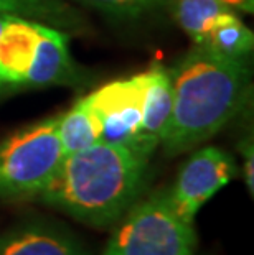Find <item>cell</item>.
Returning a JSON list of instances; mask_svg holds the SVG:
<instances>
[{
  "instance_id": "7a4b0ae2",
  "label": "cell",
  "mask_w": 254,
  "mask_h": 255,
  "mask_svg": "<svg viewBox=\"0 0 254 255\" xmlns=\"http://www.w3.org/2000/svg\"><path fill=\"white\" fill-rule=\"evenodd\" d=\"M149 160L124 143L101 140L64 156L38 198L73 219L106 229L142 196Z\"/></svg>"
},
{
  "instance_id": "5b68a950",
  "label": "cell",
  "mask_w": 254,
  "mask_h": 255,
  "mask_svg": "<svg viewBox=\"0 0 254 255\" xmlns=\"http://www.w3.org/2000/svg\"><path fill=\"white\" fill-rule=\"evenodd\" d=\"M236 163L228 151L218 146H203L188 158L178 171L169 198L183 219L193 222L198 211L236 176Z\"/></svg>"
},
{
  "instance_id": "e0dca14e",
  "label": "cell",
  "mask_w": 254,
  "mask_h": 255,
  "mask_svg": "<svg viewBox=\"0 0 254 255\" xmlns=\"http://www.w3.org/2000/svg\"><path fill=\"white\" fill-rule=\"evenodd\" d=\"M221 2L231 5L235 10L243 13H251L254 10V0H221Z\"/></svg>"
},
{
  "instance_id": "2e32d148",
  "label": "cell",
  "mask_w": 254,
  "mask_h": 255,
  "mask_svg": "<svg viewBox=\"0 0 254 255\" xmlns=\"http://www.w3.org/2000/svg\"><path fill=\"white\" fill-rule=\"evenodd\" d=\"M240 155L243 158V178H245L246 188L253 196L254 193V145L253 138L250 137L241 138L240 142Z\"/></svg>"
},
{
  "instance_id": "3957f363",
  "label": "cell",
  "mask_w": 254,
  "mask_h": 255,
  "mask_svg": "<svg viewBox=\"0 0 254 255\" xmlns=\"http://www.w3.org/2000/svg\"><path fill=\"white\" fill-rule=\"evenodd\" d=\"M193 222L177 213L167 189L134 203L114 224L102 255H195Z\"/></svg>"
},
{
  "instance_id": "7c38bea8",
  "label": "cell",
  "mask_w": 254,
  "mask_h": 255,
  "mask_svg": "<svg viewBox=\"0 0 254 255\" xmlns=\"http://www.w3.org/2000/svg\"><path fill=\"white\" fill-rule=\"evenodd\" d=\"M58 137L64 156L89 148L102 140V122L88 96L81 97L66 112L58 116Z\"/></svg>"
},
{
  "instance_id": "6da1fadb",
  "label": "cell",
  "mask_w": 254,
  "mask_h": 255,
  "mask_svg": "<svg viewBox=\"0 0 254 255\" xmlns=\"http://www.w3.org/2000/svg\"><path fill=\"white\" fill-rule=\"evenodd\" d=\"M172 73L174 106L160 146L177 156L202 145L243 109L251 83L248 59L193 45Z\"/></svg>"
},
{
  "instance_id": "5bb4252c",
  "label": "cell",
  "mask_w": 254,
  "mask_h": 255,
  "mask_svg": "<svg viewBox=\"0 0 254 255\" xmlns=\"http://www.w3.org/2000/svg\"><path fill=\"white\" fill-rule=\"evenodd\" d=\"M198 46L210 48L233 58L248 59L253 53L254 35L241 20L238 10L230 8L216 20L205 41Z\"/></svg>"
},
{
  "instance_id": "52a82bcc",
  "label": "cell",
  "mask_w": 254,
  "mask_h": 255,
  "mask_svg": "<svg viewBox=\"0 0 254 255\" xmlns=\"http://www.w3.org/2000/svg\"><path fill=\"white\" fill-rule=\"evenodd\" d=\"M91 81V73L81 68L71 56L68 31L38 23V43L21 89H43L50 86L81 88Z\"/></svg>"
},
{
  "instance_id": "8fae6325",
  "label": "cell",
  "mask_w": 254,
  "mask_h": 255,
  "mask_svg": "<svg viewBox=\"0 0 254 255\" xmlns=\"http://www.w3.org/2000/svg\"><path fill=\"white\" fill-rule=\"evenodd\" d=\"M0 15H18L68 31L69 35L89 31L86 18L64 0H0Z\"/></svg>"
},
{
  "instance_id": "8992f818",
  "label": "cell",
  "mask_w": 254,
  "mask_h": 255,
  "mask_svg": "<svg viewBox=\"0 0 254 255\" xmlns=\"http://www.w3.org/2000/svg\"><path fill=\"white\" fill-rule=\"evenodd\" d=\"M88 99L102 122V140L131 146L139 132L144 111V88L140 74L111 81Z\"/></svg>"
},
{
  "instance_id": "4fadbf2b",
  "label": "cell",
  "mask_w": 254,
  "mask_h": 255,
  "mask_svg": "<svg viewBox=\"0 0 254 255\" xmlns=\"http://www.w3.org/2000/svg\"><path fill=\"white\" fill-rule=\"evenodd\" d=\"M165 7L193 45H202L216 20L233 8L221 0H169Z\"/></svg>"
},
{
  "instance_id": "ac0fdd59",
  "label": "cell",
  "mask_w": 254,
  "mask_h": 255,
  "mask_svg": "<svg viewBox=\"0 0 254 255\" xmlns=\"http://www.w3.org/2000/svg\"><path fill=\"white\" fill-rule=\"evenodd\" d=\"M3 18H5V15H0V28H2V23H3Z\"/></svg>"
},
{
  "instance_id": "277c9868",
  "label": "cell",
  "mask_w": 254,
  "mask_h": 255,
  "mask_svg": "<svg viewBox=\"0 0 254 255\" xmlns=\"http://www.w3.org/2000/svg\"><path fill=\"white\" fill-rule=\"evenodd\" d=\"M63 158L58 116L18 128L0 142V194L7 198L40 196Z\"/></svg>"
},
{
  "instance_id": "30bf717a",
  "label": "cell",
  "mask_w": 254,
  "mask_h": 255,
  "mask_svg": "<svg viewBox=\"0 0 254 255\" xmlns=\"http://www.w3.org/2000/svg\"><path fill=\"white\" fill-rule=\"evenodd\" d=\"M0 255H88L71 232L45 221L23 222L0 236Z\"/></svg>"
},
{
  "instance_id": "9c48e42d",
  "label": "cell",
  "mask_w": 254,
  "mask_h": 255,
  "mask_svg": "<svg viewBox=\"0 0 254 255\" xmlns=\"http://www.w3.org/2000/svg\"><path fill=\"white\" fill-rule=\"evenodd\" d=\"M40 21L5 15L0 28V97L23 91L25 74L33 61Z\"/></svg>"
},
{
  "instance_id": "9a60e30c",
  "label": "cell",
  "mask_w": 254,
  "mask_h": 255,
  "mask_svg": "<svg viewBox=\"0 0 254 255\" xmlns=\"http://www.w3.org/2000/svg\"><path fill=\"white\" fill-rule=\"evenodd\" d=\"M76 2L99 10L112 18L134 20L165 7L169 0H76Z\"/></svg>"
},
{
  "instance_id": "ba28073f",
  "label": "cell",
  "mask_w": 254,
  "mask_h": 255,
  "mask_svg": "<svg viewBox=\"0 0 254 255\" xmlns=\"http://www.w3.org/2000/svg\"><path fill=\"white\" fill-rule=\"evenodd\" d=\"M144 88V111L139 132L131 148L150 158L157 146H160L167 130L174 106L170 68L154 63L144 73H139Z\"/></svg>"
}]
</instances>
